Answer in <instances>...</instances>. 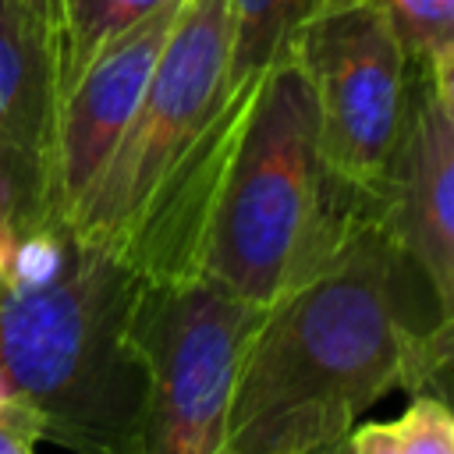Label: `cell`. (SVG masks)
I'll list each match as a JSON object with an SVG mask.
<instances>
[{
  "instance_id": "5b68a950",
  "label": "cell",
  "mask_w": 454,
  "mask_h": 454,
  "mask_svg": "<svg viewBox=\"0 0 454 454\" xmlns=\"http://www.w3.org/2000/svg\"><path fill=\"white\" fill-rule=\"evenodd\" d=\"M319 131L323 167L348 192L372 199L387 177L408 92V53L383 0H323L287 35Z\"/></svg>"
},
{
  "instance_id": "7c38bea8",
  "label": "cell",
  "mask_w": 454,
  "mask_h": 454,
  "mask_svg": "<svg viewBox=\"0 0 454 454\" xmlns=\"http://www.w3.org/2000/svg\"><path fill=\"white\" fill-rule=\"evenodd\" d=\"M167 4L174 0H71L64 53H60V92L67 96L74 78L110 39H117L121 32H128L131 25H138L142 18H149Z\"/></svg>"
},
{
  "instance_id": "8992f818",
  "label": "cell",
  "mask_w": 454,
  "mask_h": 454,
  "mask_svg": "<svg viewBox=\"0 0 454 454\" xmlns=\"http://www.w3.org/2000/svg\"><path fill=\"white\" fill-rule=\"evenodd\" d=\"M262 309L199 277L145 280L138 301L145 401L131 454H227L238 358Z\"/></svg>"
},
{
  "instance_id": "30bf717a",
  "label": "cell",
  "mask_w": 454,
  "mask_h": 454,
  "mask_svg": "<svg viewBox=\"0 0 454 454\" xmlns=\"http://www.w3.org/2000/svg\"><path fill=\"white\" fill-rule=\"evenodd\" d=\"M323 0H227L231 11V71L227 82L262 74L284 50L291 28Z\"/></svg>"
},
{
  "instance_id": "e0dca14e",
  "label": "cell",
  "mask_w": 454,
  "mask_h": 454,
  "mask_svg": "<svg viewBox=\"0 0 454 454\" xmlns=\"http://www.w3.org/2000/svg\"><path fill=\"white\" fill-rule=\"evenodd\" d=\"M14 401H18V390H14L11 376H7V369L0 365V411H7V408H11Z\"/></svg>"
},
{
  "instance_id": "277c9868",
  "label": "cell",
  "mask_w": 454,
  "mask_h": 454,
  "mask_svg": "<svg viewBox=\"0 0 454 454\" xmlns=\"http://www.w3.org/2000/svg\"><path fill=\"white\" fill-rule=\"evenodd\" d=\"M227 71V0H181L135 117L71 220L74 234L99 241L124 259V245L153 195L223 106L231 92Z\"/></svg>"
},
{
  "instance_id": "ba28073f",
  "label": "cell",
  "mask_w": 454,
  "mask_h": 454,
  "mask_svg": "<svg viewBox=\"0 0 454 454\" xmlns=\"http://www.w3.org/2000/svg\"><path fill=\"white\" fill-rule=\"evenodd\" d=\"M181 0L153 11L117 39H110L67 89L50 163V220L67 223L82 209L85 195L110 163L117 142L124 138L167 32L177 18Z\"/></svg>"
},
{
  "instance_id": "9a60e30c",
  "label": "cell",
  "mask_w": 454,
  "mask_h": 454,
  "mask_svg": "<svg viewBox=\"0 0 454 454\" xmlns=\"http://www.w3.org/2000/svg\"><path fill=\"white\" fill-rule=\"evenodd\" d=\"M43 426L28 404L14 401L7 411H0V454H35Z\"/></svg>"
},
{
  "instance_id": "4fadbf2b",
  "label": "cell",
  "mask_w": 454,
  "mask_h": 454,
  "mask_svg": "<svg viewBox=\"0 0 454 454\" xmlns=\"http://www.w3.org/2000/svg\"><path fill=\"white\" fill-rule=\"evenodd\" d=\"M404 53L419 64L454 53V0H383Z\"/></svg>"
},
{
  "instance_id": "ac0fdd59",
  "label": "cell",
  "mask_w": 454,
  "mask_h": 454,
  "mask_svg": "<svg viewBox=\"0 0 454 454\" xmlns=\"http://www.w3.org/2000/svg\"><path fill=\"white\" fill-rule=\"evenodd\" d=\"M323 454H344V443H337V447H330V450H323Z\"/></svg>"
},
{
  "instance_id": "8fae6325",
  "label": "cell",
  "mask_w": 454,
  "mask_h": 454,
  "mask_svg": "<svg viewBox=\"0 0 454 454\" xmlns=\"http://www.w3.org/2000/svg\"><path fill=\"white\" fill-rule=\"evenodd\" d=\"M344 454H454V408L415 390L394 422L355 426L344 436Z\"/></svg>"
},
{
  "instance_id": "5bb4252c",
  "label": "cell",
  "mask_w": 454,
  "mask_h": 454,
  "mask_svg": "<svg viewBox=\"0 0 454 454\" xmlns=\"http://www.w3.org/2000/svg\"><path fill=\"white\" fill-rule=\"evenodd\" d=\"M415 390H429L454 408V340H433L426 333V358H422L419 380L411 383L408 394H415Z\"/></svg>"
},
{
  "instance_id": "7a4b0ae2",
  "label": "cell",
  "mask_w": 454,
  "mask_h": 454,
  "mask_svg": "<svg viewBox=\"0 0 454 454\" xmlns=\"http://www.w3.org/2000/svg\"><path fill=\"white\" fill-rule=\"evenodd\" d=\"M365 202L323 167L312 92L280 53L259 74L213 181L192 277L270 305L337 248Z\"/></svg>"
},
{
  "instance_id": "9c48e42d",
  "label": "cell",
  "mask_w": 454,
  "mask_h": 454,
  "mask_svg": "<svg viewBox=\"0 0 454 454\" xmlns=\"http://www.w3.org/2000/svg\"><path fill=\"white\" fill-rule=\"evenodd\" d=\"M60 78L43 28L18 0H0V223H50V163Z\"/></svg>"
},
{
  "instance_id": "6da1fadb",
  "label": "cell",
  "mask_w": 454,
  "mask_h": 454,
  "mask_svg": "<svg viewBox=\"0 0 454 454\" xmlns=\"http://www.w3.org/2000/svg\"><path fill=\"white\" fill-rule=\"evenodd\" d=\"M429 294L365 202L337 248L255 319L231 390L227 454H323L390 390H411Z\"/></svg>"
},
{
  "instance_id": "2e32d148",
  "label": "cell",
  "mask_w": 454,
  "mask_h": 454,
  "mask_svg": "<svg viewBox=\"0 0 454 454\" xmlns=\"http://www.w3.org/2000/svg\"><path fill=\"white\" fill-rule=\"evenodd\" d=\"M32 21L43 28L50 50H53V60H57V78H60V53H64V32H67V4L71 0H18ZM64 96V92H60Z\"/></svg>"
},
{
  "instance_id": "52a82bcc",
  "label": "cell",
  "mask_w": 454,
  "mask_h": 454,
  "mask_svg": "<svg viewBox=\"0 0 454 454\" xmlns=\"http://www.w3.org/2000/svg\"><path fill=\"white\" fill-rule=\"evenodd\" d=\"M369 206L429 294V337L454 340V121L429 74L408 82L397 145Z\"/></svg>"
},
{
  "instance_id": "3957f363",
  "label": "cell",
  "mask_w": 454,
  "mask_h": 454,
  "mask_svg": "<svg viewBox=\"0 0 454 454\" xmlns=\"http://www.w3.org/2000/svg\"><path fill=\"white\" fill-rule=\"evenodd\" d=\"M142 287L128 259L74 231L53 280L0 284V365L43 440L71 454H131L145 401Z\"/></svg>"
}]
</instances>
